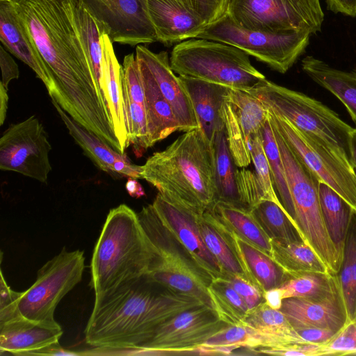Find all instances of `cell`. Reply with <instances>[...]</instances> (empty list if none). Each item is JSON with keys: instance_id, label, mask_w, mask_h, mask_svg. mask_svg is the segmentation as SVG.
Here are the masks:
<instances>
[{"instance_id": "obj_27", "label": "cell", "mask_w": 356, "mask_h": 356, "mask_svg": "<svg viewBox=\"0 0 356 356\" xmlns=\"http://www.w3.org/2000/svg\"><path fill=\"white\" fill-rule=\"evenodd\" d=\"M72 14L82 46L95 74L102 100L113 118L101 44V36L104 33L100 31L95 20L84 8L81 0H72Z\"/></svg>"}, {"instance_id": "obj_25", "label": "cell", "mask_w": 356, "mask_h": 356, "mask_svg": "<svg viewBox=\"0 0 356 356\" xmlns=\"http://www.w3.org/2000/svg\"><path fill=\"white\" fill-rule=\"evenodd\" d=\"M244 326L259 339V348L309 343L298 334L281 311L271 308L265 301L249 312Z\"/></svg>"}, {"instance_id": "obj_39", "label": "cell", "mask_w": 356, "mask_h": 356, "mask_svg": "<svg viewBox=\"0 0 356 356\" xmlns=\"http://www.w3.org/2000/svg\"><path fill=\"white\" fill-rule=\"evenodd\" d=\"M261 136L275 191L283 207L295 222L294 209L283 161L268 118L261 129Z\"/></svg>"}, {"instance_id": "obj_9", "label": "cell", "mask_w": 356, "mask_h": 356, "mask_svg": "<svg viewBox=\"0 0 356 356\" xmlns=\"http://www.w3.org/2000/svg\"><path fill=\"white\" fill-rule=\"evenodd\" d=\"M268 119L318 181L330 186L356 211V172L348 156L321 138L298 129L269 110Z\"/></svg>"}, {"instance_id": "obj_1", "label": "cell", "mask_w": 356, "mask_h": 356, "mask_svg": "<svg viewBox=\"0 0 356 356\" xmlns=\"http://www.w3.org/2000/svg\"><path fill=\"white\" fill-rule=\"evenodd\" d=\"M10 1L53 80L51 99L82 127L122 152L74 23L72 0Z\"/></svg>"}, {"instance_id": "obj_8", "label": "cell", "mask_w": 356, "mask_h": 356, "mask_svg": "<svg viewBox=\"0 0 356 356\" xmlns=\"http://www.w3.org/2000/svg\"><path fill=\"white\" fill-rule=\"evenodd\" d=\"M245 91L298 129L321 138L349 157V142L354 128L321 102L266 79Z\"/></svg>"}, {"instance_id": "obj_40", "label": "cell", "mask_w": 356, "mask_h": 356, "mask_svg": "<svg viewBox=\"0 0 356 356\" xmlns=\"http://www.w3.org/2000/svg\"><path fill=\"white\" fill-rule=\"evenodd\" d=\"M121 81V79H120ZM122 95L129 136V145L133 146L135 154L138 157L151 147L147 130L145 106L133 101L121 81Z\"/></svg>"}, {"instance_id": "obj_45", "label": "cell", "mask_w": 356, "mask_h": 356, "mask_svg": "<svg viewBox=\"0 0 356 356\" xmlns=\"http://www.w3.org/2000/svg\"><path fill=\"white\" fill-rule=\"evenodd\" d=\"M236 185L241 204L251 209L257 203L264 200L256 175L249 170L236 168Z\"/></svg>"}, {"instance_id": "obj_46", "label": "cell", "mask_w": 356, "mask_h": 356, "mask_svg": "<svg viewBox=\"0 0 356 356\" xmlns=\"http://www.w3.org/2000/svg\"><path fill=\"white\" fill-rule=\"evenodd\" d=\"M198 14L208 24L221 17L228 0H177Z\"/></svg>"}, {"instance_id": "obj_16", "label": "cell", "mask_w": 356, "mask_h": 356, "mask_svg": "<svg viewBox=\"0 0 356 356\" xmlns=\"http://www.w3.org/2000/svg\"><path fill=\"white\" fill-rule=\"evenodd\" d=\"M220 115L235 165L239 168L248 166L252 161L251 140L261 133L268 118V110L247 91L229 88Z\"/></svg>"}, {"instance_id": "obj_19", "label": "cell", "mask_w": 356, "mask_h": 356, "mask_svg": "<svg viewBox=\"0 0 356 356\" xmlns=\"http://www.w3.org/2000/svg\"><path fill=\"white\" fill-rule=\"evenodd\" d=\"M203 217L222 236L237 259L245 277L263 296L266 291L281 286L289 277L270 257L242 240L209 212L205 211Z\"/></svg>"}, {"instance_id": "obj_10", "label": "cell", "mask_w": 356, "mask_h": 356, "mask_svg": "<svg viewBox=\"0 0 356 356\" xmlns=\"http://www.w3.org/2000/svg\"><path fill=\"white\" fill-rule=\"evenodd\" d=\"M310 35L307 31L272 33L245 29L225 13L208 24L197 38L234 46L284 74L305 51Z\"/></svg>"}, {"instance_id": "obj_29", "label": "cell", "mask_w": 356, "mask_h": 356, "mask_svg": "<svg viewBox=\"0 0 356 356\" xmlns=\"http://www.w3.org/2000/svg\"><path fill=\"white\" fill-rule=\"evenodd\" d=\"M302 67L314 81L343 103L356 124V67L342 71L312 56L302 59Z\"/></svg>"}, {"instance_id": "obj_22", "label": "cell", "mask_w": 356, "mask_h": 356, "mask_svg": "<svg viewBox=\"0 0 356 356\" xmlns=\"http://www.w3.org/2000/svg\"><path fill=\"white\" fill-rule=\"evenodd\" d=\"M157 41L165 45L197 38L208 24L177 0H147Z\"/></svg>"}, {"instance_id": "obj_43", "label": "cell", "mask_w": 356, "mask_h": 356, "mask_svg": "<svg viewBox=\"0 0 356 356\" xmlns=\"http://www.w3.org/2000/svg\"><path fill=\"white\" fill-rule=\"evenodd\" d=\"M319 346L321 355H354L356 353V320L346 324L330 341Z\"/></svg>"}, {"instance_id": "obj_2", "label": "cell", "mask_w": 356, "mask_h": 356, "mask_svg": "<svg viewBox=\"0 0 356 356\" xmlns=\"http://www.w3.org/2000/svg\"><path fill=\"white\" fill-rule=\"evenodd\" d=\"M95 297L85 341L108 354H135L163 323L204 305L147 275Z\"/></svg>"}, {"instance_id": "obj_6", "label": "cell", "mask_w": 356, "mask_h": 356, "mask_svg": "<svg viewBox=\"0 0 356 356\" xmlns=\"http://www.w3.org/2000/svg\"><path fill=\"white\" fill-rule=\"evenodd\" d=\"M170 63L179 76L248 90L266 79L243 50L220 42L192 38L176 44Z\"/></svg>"}, {"instance_id": "obj_11", "label": "cell", "mask_w": 356, "mask_h": 356, "mask_svg": "<svg viewBox=\"0 0 356 356\" xmlns=\"http://www.w3.org/2000/svg\"><path fill=\"white\" fill-rule=\"evenodd\" d=\"M225 13L243 28L272 33L316 34L324 20L320 0H228Z\"/></svg>"}, {"instance_id": "obj_7", "label": "cell", "mask_w": 356, "mask_h": 356, "mask_svg": "<svg viewBox=\"0 0 356 356\" xmlns=\"http://www.w3.org/2000/svg\"><path fill=\"white\" fill-rule=\"evenodd\" d=\"M272 127L283 161L294 209L295 222L305 243L319 256L330 273L337 274L341 258L330 238L323 220L318 180L298 159L278 131Z\"/></svg>"}, {"instance_id": "obj_30", "label": "cell", "mask_w": 356, "mask_h": 356, "mask_svg": "<svg viewBox=\"0 0 356 356\" xmlns=\"http://www.w3.org/2000/svg\"><path fill=\"white\" fill-rule=\"evenodd\" d=\"M51 101L69 134L83 150L84 154L99 169L115 178L114 163L127 158V155L113 149L97 135L73 120L55 100L51 99Z\"/></svg>"}, {"instance_id": "obj_18", "label": "cell", "mask_w": 356, "mask_h": 356, "mask_svg": "<svg viewBox=\"0 0 356 356\" xmlns=\"http://www.w3.org/2000/svg\"><path fill=\"white\" fill-rule=\"evenodd\" d=\"M135 55L147 67L162 95L172 106L180 131L186 132L200 128L188 94L179 76L172 70L168 53H154L138 44Z\"/></svg>"}, {"instance_id": "obj_38", "label": "cell", "mask_w": 356, "mask_h": 356, "mask_svg": "<svg viewBox=\"0 0 356 356\" xmlns=\"http://www.w3.org/2000/svg\"><path fill=\"white\" fill-rule=\"evenodd\" d=\"M207 292L212 308L222 321L230 325H244L250 309L224 278L212 281L207 286Z\"/></svg>"}, {"instance_id": "obj_28", "label": "cell", "mask_w": 356, "mask_h": 356, "mask_svg": "<svg viewBox=\"0 0 356 356\" xmlns=\"http://www.w3.org/2000/svg\"><path fill=\"white\" fill-rule=\"evenodd\" d=\"M206 211L242 240L272 259L271 241L250 209L241 205L216 202Z\"/></svg>"}, {"instance_id": "obj_52", "label": "cell", "mask_w": 356, "mask_h": 356, "mask_svg": "<svg viewBox=\"0 0 356 356\" xmlns=\"http://www.w3.org/2000/svg\"><path fill=\"white\" fill-rule=\"evenodd\" d=\"M264 301L273 309H280L282 299L277 288L268 290L264 295Z\"/></svg>"}, {"instance_id": "obj_51", "label": "cell", "mask_w": 356, "mask_h": 356, "mask_svg": "<svg viewBox=\"0 0 356 356\" xmlns=\"http://www.w3.org/2000/svg\"><path fill=\"white\" fill-rule=\"evenodd\" d=\"M327 8L334 13L356 17V0H325Z\"/></svg>"}, {"instance_id": "obj_42", "label": "cell", "mask_w": 356, "mask_h": 356, "mask_svg": "<svg viewBox=\"0 0 356 356\" xmlns=\"http://www.w3.org/2000/svg\"><path fill=\"white\" fill-rule=\"evenodd\" d=\"M251 159L255 168V175L264 200H270L281 203L274 187L261 133L254 136L251 140Z\"/></svg>"}, {"instance_id": "obj_4", "label": "cell", "mask_w": 356, "mask_h": 356, "mask_svg": "<svg viewBox=\"0 0 356 356\" xmlns=\"http://www.w3.org/2000/svg\"><path fill=\"white\" fill-rule=\"evenodd\" d=\"M148 263L137 213L124 204L111 209L92 255L90 286L95 296L147 275Z\"/></svg>"}, {"instance_id": "obj_3", "label": "cell", "mask_w": 356, "mask_h": 356, "mask_svg": "<svg viewBox=\"0 0 356 356\" xmlns=\"http://www.w3.org/2000/svg\"><path fill=\"white\" fill-rule=\"evenodd\" d=\"M141 176L164 197L195 214L203 215L216 202L213 146L200 128L150 156Z\"/></svg>"}, {"instance_id": "obj_32", "label": "cell", "mask_w": 356, "mask_h": 356, "mask_svg": "<svg viewBox=\"0 0 356 356\" xmlns=\"http://www.w3.org/2000/svg\"><path fill=\"white\" fill-rule=\"evenodd\" d=\"M318 191L328 235L341 258L345 238L354 210L326 184L318 181Z\"/></svg>"}, {"instance_id": "obj_48", "label": "cell", "mask_w": 356, "mask_h": 356, "mask_svg": "<svg viewBox=\"0 0 356 356\" xmlns=\"http://www.w3.org/2000/svg\"><path fill=\"white\" fill-rule=\"evenodd\" d=\"M21 292L13 290L7 284L1 270L0 282V323L6 321L17 314V301Z\"/></svg>"}, {"instance_id": "obj_14", "label": "cell", "mask_w": 356, "mask_h": 356, "mask_svg": "<svg viewBox=\"0 0 356 356\" xmlns=\"http://www.w3.org/2000/svg\"><path fill=\"white\" fill-rule=\"evenodd\" d=\"M48 136L40 120L31 115L10 124L0 138V169L47 182L51 170Z\"/></svg>"}, {"instance_id": "obj_15", "label": "cell", "mask_w": 356, "mask_h": 356, "mask_svg": "<svg viewBox=\"0 0 356 356\" xmlns=\"http://www.w3.org/2000/svg\"><path fill=\"white\" fill-rule=\"evenodd\" d=\"M112 42L134 46L157 41L147 0H81Z\"/></svg>"}, {"instance_id": "obj_50", "label": "cell", "mask_w": 356, "mask_h": 356, "mask_svg": "<svg viewBox=\"0 0 356 356\" xmlns=\"http://www.w3.org/2000/svg\"><path fill=\"white\" fill-rule=\"evenodd\" d=\"M298 334L307 343L323 344L330 341L337 332L323 328H303L296 330Z\"/></svg>"}, {"instance_id": "obj_57", "label": "cell", "mask_w": 356, "mask_h": 356, "mask_svg": "<svg viewBox=\"0 0 356 356\" xmlns=\"http://www.w3.org/2000/svg\"><path fill=\"white\" fill-rule=\"evenodd\" d=\"M8 1H11V0H8Z\"/></svg>"}, {"instance_id": "obj_56", "label": "cell", "mask_w": 356, "mask_h": 356, "mask_svg": "<svg viewBox=\"0 0 356 356\" xmlns=\"http://www.w3.org/2000/svg\"><path fill=\"white\" fill-rule=\"evenodd\" d=\"M354 355H356V353Z\"/></svg>"}, {"instance_id": "obj_47", "label": "cell", "mask_w": 356, "mask_h": 356, "mask_svg": "<svg viewBox=\"0 0 356 356\" xmlns=\"http://www.w3.org/2000/svg\"><path fill=\"white\" fill-rule=\"evenodd\" d=\"M224 278L242 298L250 311L264 301L263 294L242 275H228Z\"/></svg>"}, {"instance_id": "obj_54", "label": "cell", "mask_w": 356, "mask_h": 356, "mask_svg": "<svg viewBox=\"0 0 356 356\" xmlns=\"http://www.w3.org/2000/svg\"><path fill=\"white\" fill-rule=\"evenodd\" d=\"M6 89L0 82V125H3L7 113L8 95Z\"/></svg>"}, {"instance_id": "obj_35", "label": "cell", "mask_w": 356, "mask_h": 356, "mask_svg": "<svg viewBox=\"0 0 356 356\" xmlns=\"http://www.w3.org/2000/svg\"><path fill=\"white\" fill-rule=\"evenodd\" d=\"M250 210L270 240L305 241L281 203L262 200Z\"/></svg>"}, {"instance_id": "obj_23", "label": "cell", "mask_w": 356, "mask_h": 356, "mask_svg": "<svg viewBox=\"0 0 356 356\" xmlns=\"http://www.w3.org/2000/svg\"><path fill=\"white\" fill-rule=\"evenodd\" d=\"M0 40L10 53L31 68L50 95L54 89L53 80L13 3L8 0H0Z\"/></svg>"}, {"instance_id": "obj_55", "label": "cell", "mask_w": 356, "mask_h": 356, "mask_svg": "<svg viewBox=\"0 0 356 356\" xmlns=\"http://www.w3.org/2000/svg\"><path fill=\"white\" fill-rule=\"evenodd\" d=\"M349 160L356 170V127L353 131L349 142Z\"/></svg>"}, {"instance_id": "obj_21", "label": "cell", "mask_w": 356, "mask_h": 356, "mask_svg": "<svg viewBox=\"0 0 356 356\" xmlns=\"http://www.w3.org/2000/svg\"><path fill=\"white\" fill-rule=\"evenodd\" d=\"M63 330L56 322H40L20 314L0 323V352L17 355H40L58 344Z\"/></svg>"}, {"instance_id": "obj_37", "label": "cell", "mask_w": 356, "mask_h": 356, "mask_svg": "<svg viewBox=\"0 0 356 356\" xmlns=\"http://www.w3.org/2000/svg\"><path fill=\"white\" fill-rule=\"evenodd\" d=\"M339 289L337 274L309 272L289 277L277 287L282 299L303 298L321 299L328 297Z\"/></svg>"}, {"instance_id": "obj_12", "label": "cell", "mask_w": 356, "mask_h": 356, "mask_svg": "<svg viewBox=\"0 0 356 356\" xmlns=\"http://www.w3.org/2000/svg\"><path fill=\"white\" fill-rule=\"evenodd\" d=\"M83 251L65 248L38 271L35 282L21 292L19 314L32 321L54 322L58 304L82 279L85 269Z\"/></svg>"}, {"instance_id": "obj_53", "label": "cell", "mask_w": 356, "mask_h": 356, "mask_svg": "<svg viewBox=\"0 0 356 356\" xmlns=\"http://www.w3.org/2000/svg\"><path fill=\"white\" fill-rule=\"evenodd\" d=\"M125 188L129 195L132 197L140 198L145 195L143 188L136 179L128 178Z\"/></svg>"}, {"instance_id": "obj_13", "label": "cell", "mask_w": 356, "mask_h": 356, "mask_svg": "<svg viewBox=\"0 0 356 356\" xmlns=\"http://www.w3.org/2000/svg\"><path fill=\"white\" fill-rule=\"evenodd\" d=\"M229 324L207 305L184 311L163 323L134 355L196 354V349Z\"/></svg>"}, {"instance_id": "obj_24", "label": "cell", "mask_w": 356, "mask_h": 356, "mask_svg": "<svg viewBox=\"0 0 356 356\" xmlns=\"http://www.w3.org/2000/svg\"><path fill=\"white\" fill-rule=\"evenodd\" d=\"M179 76L188 94L200 128L213 144L216 132L225 127L220 110L229 88L193 77Z\"/></svg>"}, {"instance_id": "obj_36", "label": "cell", "mask_w": 356, "mask_h": 356, "mask_svg": "<svg viewBox=\"0 0 356 356\" xmlns=\"http://www.w3.org/2000/svg\"><path fill=\"white\" fill-rule=\"evenodd\" d=\"M346 305L348 323L356 320V211H353L344 241L339 270L337 273Z\"/></svg>"}, {"instance_id": "obj_20", "label": "cell", "mask_w": 356, "mask_h": 356, "mask_svg": "<svg viewBox=\"0 0 356 356\" xmlns=\"http://www.w3.org/2000/svg\"><path fill=\"white\" fill-rule=\"evenodd\" d=\"M279 310L296 330L315 327L338 332L348 323L340 288L331 296L321 299L284 298Z\"/></svg>"}, {"instance_id": "obj_34", "label": "cell", "mask_w": 356, "mask_h": 356, "mask_svg": "<svg viewBox=\"0 0 356 356\" xmlns=\"http://www.w3.org/2000/svg\"><path fill=\"white\" fill-rule=\"evenodd\" d=\"M213 146L215 157L216 202L243 206L237 190L236 165L228 146L225 127L216 132Z\"/></svg>"}, {"instance_id": "obj_5", "label": "cell", "mask_w": 356, "mask_h": 356, "mask_svg": "<svg viewBox=\"0 0 356 356\" xmlns=\"http://www.w3.org/2000/svg\"><path fill=\"white\" fill-rule=\"evenodd\" d=\"M137 214L149 252L147 275L172 290L211 307L207 292L211 280L163 223L152 204L143 207Z\"/></svg>"}, {"instance_id": "obj_31", "label": "cell", "mask_w": 356, "mask_h": 356, "mask_svg": "<svg viewBox=\"0 0 356 356\" xmlns=\"http://www.w3.org/2000/svg\"><path fill=\"white\" fill-rule=\"evenodd\" d=\"M270 241L272 259L289 277L309 272L330 273L319 256L305 241Z\"/></svg>"}, {"instance_id": "obj_26", "label": "cell", "mask_w": 356, "mask_h": 356, "mask_svg": "<svg viewBox=\"0 0 356 356\" xmlns=\"http://www.w3.org/2000/svg\"><path fill=\"white\" fill-rule=\"evenodd\" d=\"M136 60L143 86L149 140L152 147L180 131V127L172 106L162 95L150 71L142 60Z\"/></svg>"}, {"instance_id": "obj_41", "label": "cell", "mask_w": 356, "mask_h": 356, "mask_svg": "<svg viewBox=\"0 0 356 356\" xmlns=\"http://www.w3.org/2000/svg\"><path fill=\"white\" fill-rule=\"evenodd\" d=\"M197 224L204 243L220 267L222 277L237 274L244 276L237 259L217 229L203 215L197 217Z\"/></svg>"}, {"instance_id": "obj_33", "label": "cell", "mask_w": 356, "mask_h": 356, "mask_svg": "<svg viewBox=\"0 0 356 356\" xmlns=\"http://www.w3.org/2000/svg\"><path fill=\"white\" fill-rule=\"evenodd\" d=\"M101 44L115 134L125 149L129 143L121 89V65L115 54L112 41L105 33L101 36Z\"/></svg>"}, {"instance_id": "obj_49", "label": "cell", "mask_w": 356, "mask_h": 356, "mask_svg": "<svg viewBox=\"0 0 356 356\" xmlns=\"http://www.w3.org/2000/svg\"><path fill=\"white\" fill-rule=\"evenodd\" d=\"M0 66L1 70V81L3 86L8 89L10 82L18 79L19 72L18 66L11 56L0 46Z\"/></svg>"}, {"instance_id": "obj_44", "label": "cell", "mask_w": 356, "mask_h": 356, "mask_svg": "<svg viewBox=\"0 0 356 356\" xmlns=\"http://www.w3.org/2000/svg\"><path fill=\"white\" fill-rule=\"evenodd\" d=\"M120 79L130 98L145 106L143 86L136 55L134 54L124 56L121 65Z\"/></svg>"}, {"instance_id": "obj_17", "label": "cell", "mask_w": 356, "mask_h": 356, "mask_svg": "<svg viewBox=\"0 0 356 356\" xmlns=\"http://www.w3.org/2000/svg\"><path fill=\"white\" fill-rule=\"evenodd\" d=\"M152 205L163 223L188 250L211 282L222 277L220 267L207 248L197 224L198 216L158 193Z\"/></svg>"}]
</instances>
